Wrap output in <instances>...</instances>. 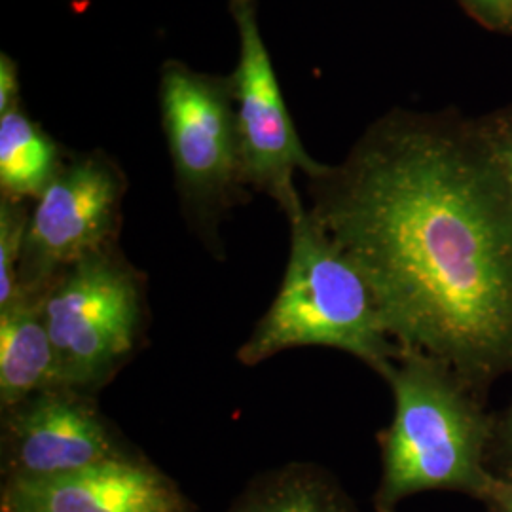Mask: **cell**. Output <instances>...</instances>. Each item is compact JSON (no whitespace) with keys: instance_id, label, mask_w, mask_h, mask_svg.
Wrapping results in <instances>:
<instances>
[{"instance_id":"cell-13","label":"cell","mask_w":512,"mask_h":512,"mask_svg":"<svg viewBox=\"0 0 512 512\" xmlns=\"http://www.w3.org/2000/svg\"><path fill=\"white\" fill-rule=\"evenodd\" d=\"M31 211L27 200L0 196V306L18 296L19 262Z\"/></svg>"},{"instance_id":"cell-15","label":"cell","mask_w":512,"mask_h":512,"mask_svg":"<svg viewBox=\"0 0 512 512\" xmlns=\"http://www.w3.org/2000/svg\"><path fill=\"white\" fill-rule=\"evenodd\" d=\"M482 503L486 512H512V475H495L494 484Z\"/></svg>"},{"instance_id":"cell-10","label":"cell","mask_w":512,"mask_h":512,"mask_svg":"<svg viewBox=\"0 0 512 512\" xmlns=\"http://www.w3.org/2000/svg\"><path fill=\"white\" fill-rule=\"evenodd\" d=\"M54 385H59L57 359L42 296L18 294L0 306V410Z\"/></svg>"},{"instance_id":"cell-2","label":"cell","mask_w":512,"mask_h":512,"mask_svg":"<svg viewBox=\"0 0 512 512\" xmlns=\"http://www.w3.org/2000/svg\"><path fill=\"white\" fill-rule=\"evenodd\" d=\"M395 414L380 437L382 476L374 511L397 512L423 492H461L484 501L495 475L486 467L490 425L463 380L439 361L406 351L387 374Z\"/></svg>"},{"instance_id":"cell-16","label":"cell","mask_w":512,"mask_h":512,"mask_svg":"<svg viewBox=\"0 0 512 512\" xmlns=\"http://www.w3.org/2000/svg\"><path fill=\"white\" fill-rule=\"evenodd\" d=\"M499 173L503 175V181L507 184L512 198V131L509 135L495 141L492 147L488 148Z\"/></svg>"},{"instance_id":"cell-12","label":"cell","mask_w":512,"mask_h":512,"mask_svg":"<svg viewBox=\"0 0 512 512\" xmlns=\"http://www.w3.org/2000/svg\"><path fill=\"white\" fill-rule=\"evenodd\" d=\"M65 164L54 139L25 110L0 114V192L2 198L38 200Z\"/></svg>"},{"instance_id":"cell-1","label":"cell","mask_w":512,"mask_h":512,"mask_svg":"<svg viewBox=\"0 0 512 512\" xmlns=\"http://www.w3.org/2000/svg\"><path fill=\"white\" fill-rule=\"evenodd\" d=\"M308 183L401 348L471 382L512 366V198L490 150L389 118Z\"/></svg>"},{"instance_id":"cell-17","label":"cell","mask_w":512,"mask_h":512,"mask_svg":"<svg viewBox=\"0 0 512 512\" xmlns=\"http://www.w3.org/2000/svg\"><path fill=\"white\" fill-rule=\"evenodd\" d=\"M476 6L494 19L512 18V0H473Z\"/></svg>"},{"instance_id":"cell-8","label":"cell","mask_w":512,"mask_h":512,"mask_svg":"<svg viewBox=\"0 0 512 512\" xmlns=\"http://www.w3.org/2000/svg\"><path fill=\"white\" fill-rule=\"evenodd\" d=\"M147 458L99 410L95 395L65 385L0 410L2 482L48 480L109 461Z\"/></svg>"},{"instance_id":"cell-4","label":"cell","mask_w":512,"mask_h":512,"mask_svg":"<svg viewBox=\"0 0 512 512\" xmlns=\"http://www.w3.org/2000/svg\"><path fill=\"white\" fill-rule=\"evenodd\" d=\"M57 382L97 395L128 365L147 334V275L118 245L82 258L42 294Z\"/></svg>"},{"instance_id":"cell-18","label":"cell","mask_w":512,"mask_h":512,"mask_svg":"<svg viewBox=\"0 0 512 512\" xmlns=\"http://www.w3.org/2000/svg\"><path fill=\"white\" fill-rule=\"evenodd\" d=\"M503 446H505V454H507L509 463H512V410L509 420L505 423V429H503Z\"/></svg>"},{"instance_id":"cell-7","label":"cell","mask_w":512,"mask_h":512,"mask_svg":"<svg viewBox=\"0 0 512 512\" xmlns=\"http://www.w3.org/2000/svg\"><path fill=\"white\" fill-rule=\"evenodd\" d=\"M239 35L238 67L232 78L241 171L247 188L270 196L291 219L304 209L294 186L296 171L323 177L330 165L311 158L285 105L268 48L260 37L256 0H232Z\"/></svg>"},{"instance_id":"cell-3","label":"cell","mask_w":512,"mask_h":512,"mask_svg":"<svg viewBox=\"0 0 512 512\" xmlns=\"http://www.w3.org/2000/svg\"><path fill=\"white\" fill-rule=\"evenodd\" d=\"M289 224L291 253L281 287L236 359L256 366L287 349L323 346L346 351L387 378L403 348L385 329L365 277L306 207Z\"/></svg>"},{"instance_id":"cell-9","label":"cell","mask_w":512,"mask_h":512,"mask_svg":"<svg viewBox=\"0 0 512 512\" xmlns=\"http://www.w3.org/2000/svg\"><path fill=\"white\" fill-rule=\"evenodd\" d=\"M0 512H200L148 458L109 461L48 480L2 482Z\"/></svg>"},{"instance_id":"cell-11","label":"cell","mask_w":512,"mask_h":512,"mask_svg":"<svg viewBox=\"0 0 512 512\" xmlns=\"http://www.w3.org/2000/svg\"><path fill=\"white\" fill-rule=\"evenodd\" d=\"M224 512H361L319 463L289 461L253 476Z\"/></svg>"},{"instance_id":"cell-14","label":"cell","mask_w":512,"mask_h":512,"mask_svg":"<svg viewBox=\"0 0 512 512\" xmlns=\"http://www.w3.org/2000/svg\"><path fill=\"white\" fill-rule=\"evenodd\" d=\"M19 82L16 63L2 54L0 57V114L19 107Z\"/></svg>"},{"instance_id":"cell-5","label":"cell","mask_w":512,"mask_h":512,"mask_svg":"<svg viewBox=\"0 0 512 512\" xmlns=\"http://www.w3.org/2000/svg\"><path fill=\"white\" fill-rule=\"evenodd\" d=\"M160 110L184 217L203 243L222 256L220 224L249 200L232 78L169 61L160 76Z\"/></svg>"},{"instance_id":"cell-6","label":"cell","mask_w":512,"mask_h":512,"mask_svg":"<svg viewBox=\"0 0 512 512\" xmlns=\"http://www.w3.org/2000/svg\"><path fill=\"white\" fill-rule=\"evenodd\" d=\"M126 190L122 169L101 150L65 160L31 211L18 294L42 296L61 272L118 245Z\"/></svg>"}]
</instances>
